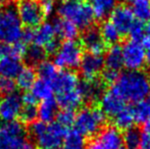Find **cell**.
<instances>
[{
	"label": "cell",
	"mask_w": 150,
	"mask_h": 149,
	"mask_svg": "<svg viewBox=\"0 0 150 149\" xmlns=\"http://www.w3.org/2000/svg\"><path fill=\"white\" fill-rule=\"evenodd\" d=\"M88 149H105V148H104V146L99 142L98 139H94L89 143Z\"/></svg>",
	"instance_id": "bcb514c9"
},
{
	"label": "cell",
	"mask_w": 150,
	"mask_h": 149,
	"mask_svg": "<svg viewBox=\"0 0 150 149\" xmlns=\"http://www.w3.org/2000/svg\"><path fill=\"white\" fill-rule=\"evenodd\" d=\"M67 133V128L62 127L57 121L50 124L35 121L31 127V134L35 143L41 149L59 147Z\"/></svg>",
	"instance_id": "3957f363"
},
{
	"label": "cell",
	"mask_w": 150,
	"mask_h": 149,
	"mask_svg": "<svg viewBox=\"0 0 150 149\" xmlns=\"http://www.w3.org/2000/svg\"><path fill=\"white\" fill-rule=\"evenodd\" d=\"M100 34L102 36L104 42L107 45H115L120 42V33L117 31V29L113 26V24L110 20H104L101 24L100 28Z\"/></svg>",
	"instance_id": "83f0119b"
},
{
	"label": "cell",
	"mask_w": 150,
	"mask_h": 149,
	"mask_svg": "<svg viewBox=\"0 0 150 149\" xmlns=\"http://www.w3.org/2000/svg\"><path fill=\"white\" fill-rule=\"evenodd\" d=\"M145 64L150 68V48L148 49V51L146 52V62H145Z\"/></svg>",
	"instance_id": "c3c4849f"
},
{
	"label": "cell",
	"mask_w": 150,
	"mask_h": 149,
	"mask_svg": "<svg viewBox=\"0 0 150 149\" xmlns=\"http://www.w3.org/2000/svg\"><path fill=\"white\" fill-rule=\"evenodd\" d=\"M31 93L36 97V99L39 101H43V100H47L52 98L53 96V87L50 82L44 81V80H37L33 87L31 88Z\"/></svg>",
	"instance_id": "4316f807"
},
{
	"label": "cell",
	"mask_w": 150,
	"mask_h": 149,
	"mask_svg": "<svg viewBox=\"0 0 150 149\" xmlns=\"http://www.w3.org/2000/svg\"><path fill=\"white\" fill-rule=\"evenodd\" d=\"M135 16L132 8L125 4H119L110 12V22L117 29L122 36L129 34L132 25L135 22Z\"/></svg>",
	"instance_id": "7c38bea8"
},
{
	"label": "cell",
	"mask_w": 150,
	"mask_h": 149,
	"mask_svg": "<svg viewBox=\"0 0 150 149\" xmlns=\"http://www.w3.org/2000/svg\"><path fill=\"white\" fill-rule=\"evenodd\" d=\"M125 101L139 102L144 100L150 92V75L142 71H127L120 75L119 80L112 85Z\"/></svg>",
	"instance_id": "6da1fadb"
},
{
	"label": "cell",
	"mask_w": 150,
	"mask_h": 149,
	"mask_svg": "<svg viewBox=\"0 0 150 149\" xmlns=\"http://www.w3.org/2000/svg\"><path fill=\"white\" fill-rule=\"evenodd\" d=\"M56 33L51 23H42L33 30V43L44 48L48 43L55 40Z\"/></svg>",
	"instance_id": "ac0fdd59"
},
{
	"label": "cell",
	"mask_w": 150,
	"mask_h": 149,
	"mask_svg": "<svg viewBox=\"0 0 150 149\" xmlns=\"http://www.w3.org/2000/svg\"><path fill=\"white\" fill-rule=\"evenodd\" d=\"M76 119V113L74 112V110L69 109H62L60 112H58L57 115H56V121L58 124H60L62 127L64 128H69L75 124Z\"/></svg>",
	"instance_id": "8d00e7d4"
},
{
	"label": "cell",
	"mask_w": 150,
	"mask_h": 149,
	"mask_svg": "<svg viewBox=\"0 0 150 149\" xmlns=\"http://www.w3.org/2000/svg\"><path fill=\"white\" fill-rule=\"evenodd\" d=\"M113 127H115L117 130H126L130 129L133 127L135 123V117L133 109L130 106H126L122 112H120L115 117H112Z\"/></svg>",
	"instance_id": "cb8c5ba5"
},
{
	"label": "cell",
	"mask_w": 150,
	"mask_h": 149,
	"mask_svg": "<svg viewBox=\"0 0 150 149\" xmlns=\"http://www.w3.org/2000/svg\"><path fill=\"white\" fill-rule=\"evenodd\" d=\"M16 11L22 24L30 29L41 25L45 18L38 0H18Z\"/></svg>",
	"instance_id": "ba28073f"
},
{
	"label": "cell",
	"mask_w": 150,
	"mask_h": 149,
	"mask_svg": "<svg viewBox=\"0 0 150 149\" xmlns=\"http://www.w3.org/2000/svg\"><path fill=\"white\" fill-rule=\"evenodd\" d=\"M132 11L140 22L150 20V0H137L132 4Z\"/></svg>",
	"instance_id": "1f68e13d"
},
{
	"label": "cell",
	"mask_w": 150,
	"mask_h": 149,
	"mask_svg": "<svg viewBox=\"0 0 150 149\" xmlns=\"http://www.w3.org/2000/svg\"><path fill=\"white\" fill-rule=\"evenodd\" d=\"M106 117L98 104H94L91 107H83L76 114V130L84 137H94L104 128Z\"/></svg>",
	"instance_id": "277c9868"
},
{
	"label": "cell",
	"mask_w": 150,
	"mask_h": 149,
	"mask_svg": "<svg viewBox=\"0 0 150 149\" xmlns=\"http://www.w3.org/2000/svg\"><path fill=\"white\" fill-rule=\"evenodd\" d=\"M140 149H150V134H142Z\"/></svg>",
	"instance_id": "f6af8a7d"
},
{
	"label": "cell",
	"mask_w": 150,
	"mask_h": 149,
	"mask_svg": "<svg viewBox=\"0 0 150 149\" xmlns=\"http://www.w3.org/2000/svg\"><path fill=\"white\" fill-rule=\"evenodd\" d=\"M59 46H60V44L58 43V41L55 39L50 42V43H48L47 45L44 47V50H45L46 54H55L56 52H57Z\"/></svg>",
	"instance_id": "7bdbcfd3"
},
{
	"label": "cell",
	"mask_w": 150,
	"mask_h": 149,
	"mask_svg": "<svg viewBox=\"0 0 150 149\" xmlns=\"http://www.w3.org/2000/svg\"><path fill=\"white\" fill-rule=\"evenodd\" d=\"M105 84L101 81V79L93 80H83L79 83L77 89L81 93L84 101L90 102L92 105L98 104L101 96L103 95L105 90Z\"/></svg>",
	"instance_id": "4fadbf2b"
},
{
	"label": "cell",
	"mask_w": 150,
	"mask_h": 149,
	"mask_svg": "<svg viewBox=\"0 0 150 149\" xmlns=\"http://www.w3.org/2000/svg\"><path fill=\"white\" fill-rule=\"evenodd\" d=\"M50 149H63V148H60V147H56V148H50Z\"/></svg>",
	"instance_id": "816d5d0a"
},
{
	"label": "cell",
	"mask_w": 150,
	"mask_h": 149,
	"mask_svg": "<svg viewBox=\"0 0 150 149\" xmlns=\"http://www.w3.org/2000/svg\"><path fill=\"white\" fill-rule=\"evenodd\" d=\"M104 66V58L102 55L92 53L84 54L80 64L81 74L84 77V80L96 79L103 71Z\"/></svg>",
	"instance_id": "9a60e30c"
},
{
	"label": "cell",
	"mask_w": 150,
	"mask_h": 149,
	"mask_svg": "<svg viewBox=\"0 0 150 149\" xmlns=\"http://www.w3.org/2000/svg\"><path fill=\"white\" fill-rule=\"evenodd\" d=\"M129 35H130L132 41L142 43L145 36V26L143 25V23L138 20H135L129 31Z\"/></svg>",
	"instance_id": "e575fe53"
},
{
	"label": "cell",
	"mask_w": 150,
	"mask_h": 149,
	"mask_svg": "<svg viewBox=\"0 0 150 149\" xmlns=\"http://www.w3.org/2000/svg\"><path fill=\"white\" fill-rule=\"evenodd\" d=\"M27 60L32 64H39L40 62H42L43 60H45L46 52L44 50V48L40 47L38 45H32L30 47H28L26 52Z\"/></svg>",
	"instance_id": "836d02e7"
},
{
	"label": "cell",
	"mask_w": 150,
	"mask_h": 149,
	"mask_svg": "<svg viewBox=\"0 0 150 149\" xmlns=\"http://www.w3.org/2000/svg\"><path fill=\"white\" fill-rule=\"evenodd\" d=\"M0 149H35V144L28 139L24 125L14 121L0 126Z\"/></svg>",
	"instance_id": "5b68a950"
},
{
	"label": "cell",
	"mask_w": 150,
	"mask_h": 149,
	"mask_svg": "<svg viewBox=\"0 0 150 149\" xmlns=\"http://www.w3.org/2000/svg\"><path fill=\"white\" fill-rule=\"evenodd\" d=\"M98 140L105 149H120L122 145V135L113 126L104 127L99 133Z\"/></svg>",
	"instance_id": "e0dca14e"
},
{
	"label": "cell",
	"mask_w": 150,
	"mask_h": 149,
	"mask_svg": "<svg viewBox=\"0 0 150 149\" xmlns=\"http://www.w3.org/2000/svg\"><path fill=\"white\" fill-rule=\"evenodd\" d=\"M126 2H128V3H130V4H133L134 2H136L137 0H125Z\"/></svg>",
	"instance_id": "681fc988"
},
{
	"label": "cell",
	"mask_w": 150,
	"mask_h": 149,
	"mask_svg": "<svg viewBox=\"0 0 150 149\" xmlns=\"http://www.w3.org/2000/svg\"><path fill=\"white\" fill-rule=\"evenodd\" d=\"M53 91L57 95L77 89L79 85V78L73 71H60L51 82Z\"/></svg>",
	"instance_id": "2e32d148"
},
{
	"label": "cell",
	"mask_w": 150,
	"mask_h": 149,
	"mask_svg": "<svg viewBox=\"0 0 150 149\" xmlns=\"http://www.w3.org/2000/svg\"><path fill=\"white\" fill-rule=\"evenodd\" d=\"M37 109L38 117L40 119V121L50 124L56 119V115L58 113V104L56 100H54L53 98H50V99L41 101Z\"/></svg>",
	"instance_id": "44dd1931"
},
{
	"label": "cell",
	"mask_w": 150,
	"mask_h": 149,
	"mask_svg": "<svg viewBox=\"0 0 150 149\" xmlns=\"http://www.w3.org/2000/svg\"><path fill=\"white\" fill-rule=\"evenodd\" d=\"M37 76H39L40 79L44 80L51 83L54 80V78L56 77L58 71L57 66L54 64V62L49 61V60H43L42 62H40L37 66Z\"/></svg>",
	"instance_id": "4dcf8cb0"
},
{
	"label": "cell",
	"mask_w": 150,
	"mask_h": 149,
	"mask_svg": "<svg viewBox=\"0 0 150 149\" xmlns=\"http://www.w3.org/2000/svg\"><path fill=\"white\" fill-rule=\"evenodd\" d=\"M62 143L63 149H85L87 145L86 138L76 129L67 131Z\"/></svg>",
	"instance_id": "f1b7e54d"
},
{
	"label": "cell",
	"mask_w": 150,
	"mask_h": 149,
	"mask_svg": "<svg viewBox=\"0 0 150 149\" xmlns=\"http://www.w3.org/2000/svg\"><path fill=\"white\" fill-rule=\"evenodd\" d=\"M124 66L129 71H140L146 62L144 46L135 41L126 42L122 47Z\"/></svg>",
	"instance_id": "9c48e42d"
},
{
	"label": "cell",
	"mask_w": 150,
	"mask_h": 149,
	"mask_svg": "<svg viewBox=\"0 0 150 149\" xmlns=\"http://www.w3.org/2000/svg\"><path fill=\"white\" fill-rule=\"evenodd\" d=\"M141 133L140 129L137 127H132L126 130L122 135V142L126 149H140L141 145Z\"/></svg>",
	"instance_id": "f546056e"
},
{
	"label": "cell",
	"mask_w": 150,
	"mask_h": 149,
	"mask_svg": "<svg viewBox=\"0 0 150 149\" xmlns=\"http://www.w3.org/2000/svg\"><path fill=\"white\" fill-rule=\"evenodd\" d=\"M0 8H1V7H0Z\"/></svg>",
	"instance_id": "f5cc1de1"
},
{
	"label": "cell",
	"mask_w": 150,
	"mask_h": 149,
	"mask_svg": "<svg viewBox=\"0 0 150 149\" xmlns=\"http://www.w3.org/2000/svg\"><path fill=\"white\" fill-rule=\"evenodd\" d=\"M22 101H23V105H35L36 106L37 105L38 100L36 99V97L30 91H28L22 96Z\"/></svg>",
	"instance_id": "b9f144b4"
},
{
	"label": "cell",
	"mask_w": 150,
	"mask_h": 149,
	"mask_svg": "<svg viewBox=\"0 0 150 149\" xmlns=\"http://www.w3.org/2000/svg\"><path fill=\"white\" fill-rule=\"evenodd\" d=\"M39 4L45 16H51L56 8L55 0H39Z\"/></svg>",
	"instance_id": "ab89813d"
},
{
	"label": "cell",
	"mask_w": 150,
	"mask_h": 149,
	"mask_svg": "<svg viewBox=\"0 0 150 149\" xmlns=\"http://www.w3.org/2000/svg\"><path fill=\"white\" fill-rule=\"evenodd\" d=\"M119 78L120 72L110 70V68H105L104 71H102V74H101V81L105 84V86L115 85L117 80H119Z\"/></svg>",
	"instance_id": "f35d334b"
},
{
	"label": "cell",
	"mask_w": 150,
	"mask_h": 149,
	"mask_svg": "<svg viewBox=\"0 0 150 149\" xmlns=\"http://www.w3.org/2000/svg\"><path fill=\"white\" fill-rule=\"evenodd\" d=\"M23 108L22 96L18 93L0 97V121L3 123L14 121L20 117Z\"/></svg>",
	"instance_id": "30bf717a"
},
{
	"label": "cell",
	"mask_w": 150,
	"mask_h": 149,
	"mask_svg": "<svg viewBox=\"0 0 150 149\" xmlns=\"http://www.w3.org/2000/svg\"><path fill=\"white\" fill-rule=\"evenodd\" d=\"M81 45L83 49L87 50L88 53L96 55H102L107 51V44L103 40L99 29L95 26H91L83 32Z\"/></svg>",
	"instance_id": "8fae6325"
},
{
	"label": "cell",
	"mask_w": 150,
	"mask_h": 149,
	"mask_svg": "<svg viewBox=\"0 0 150 149\" xmlns=\"http://www.w3.org/2000/svg\"><path fill=\"white\" fill-rule=\"evenodd\" d=\"M143 131L146 134H150V119H147L143 125Z\"/></svg>",
	"instance_id": "7dc6e473"
},
{
	"label": "cell",
	"mask_w": 150,
	"mask_h": 149,
	"mask_svg": "<svg viewBox=\"0 0 150 149\" xmlns=\"http://www.w3.org/2000/svg\"><path fill=\"white\" fill-rule=\"evenodd\" d=\"M12 55V44L0 42V59Z\"/></svg>",
	"instance_id": "60d3db41"
},
{
	"label": "cell",
	"mask_w": 150,
	"mask_h": 149,
	"mask_svg": "<svg viewBox=\"0 0 150 149\" xmlns=\"http://www.w3.org/2000/svg\"><path fill=\"white\" fill-rule=\"evenodd\" d=\"M104 64L106 68L115 70L120 72L124 66V59H122V47L119 44L111 45L107 49L106 55L104 58Z\"/></svg>",
	"instance_id": "603a6c76"
},
{
	"label": "cell",
	"mask_w": 150,
	"mask_h": 149,
	"mask_svg": "<svg viewBox=\"0 0 150 149\" xmlns=\"http://www.w3.org/2000/svg\"><path fill=\"white\" fill-rule=\"evenodd\" d=\"M56 102H57L58 106H60L62 109L74 110L76 108H79L83 104L84 100L79 90L75 89L73 91L57 95L56 96Z\"/></svg>",
	"instance_id": "ffe728a7"
},
{
	"label": "cell",
	"mask_w": 150,
	"mask_h": 149,
	"mask_svg": "<svg viewBox=\"0 0 150 149\" xmlns=\"http://www.w3.org/2000/svg\"><path fill=\"white\" fill-rule=\"evenodd\" d=\"M36 81H37V73L30 66L23 68V70L16 78V87H18L21 90H24V91L31 90Z\"/></svg>",
	"instance_id": "484cf974"
},
{
	"label": "cell",
	"mask_w": 150,
	"mask_h": 149,
	"mask_svg": "<svg viewBox=\"0 0 150 149\" xmlns=\"http://www.w3.org/2000/svg\"><path fill=\"white\" fill-rule=\"evenodd\" d=\"M147 101H149V102H150V92H149L148 96H147Z\"/></svg>",
	"instance_id": "f907efd6"
},
{
	"label": "cell",
	"mask_w": 150,
	"mask_h": 149,
	"mask_svg": "<svg viewBox=\"0 0 150 149\" xmlns=\"http://www.w3.org/2000/svg\"><path fill=\"white\" fill-rule=\"evenodd\" d=\"M16 84L14 80L0 77V94L2 96L9 95L16 92Z\"/></svg>",
	"instance_id": "74e56055"
},
{
	"label": "cell",
	"mask_w": 150,
	"mask_h": 149,
	"mask_svg": "<svg viewBox=\"0 0 150 149\" xmlns=\"http://www.w3.org/2000/svg\"><path fill=\"white\" fill-rule=\"evenodd\" d=\"M23 68L22 59L13 55L0 59V77L13 80L18 77Z\"/></svg>",
	"instance_id": "d6986e66"
},
{
	"label": "cell",
	"mask_w": 150,
	"mask_h": 149,
	"mask_svg": "<svg viewBox=\"0 0 150 149\" xmlns=\"http://www.w3.org/2000/svg\"><path fill=\"white\" fill-rule=\"evenodd\" d=\"M56 35L65 40H75L79 35V28L69 20L58 18L53 23Z\"/></svg>",
	"instance_id": "7402d4cb"
},
{
	"label": "cell",
	"mask_w": 150,
	"mask_h": 149,
	"mask_svg": "<svg viewBox=\"0 0 150 149\" xmlns=\"http://www.w3.org/2000/svg\"><path fill=\"white\" fill-rule=\"evenodd\" d=\"M141 44L144 46V48L146 47L147 49L150 48V22L147 23V25L145 26V36Z\"/></svg>",
	"instance_id": "ee69618b"
},
{
	"label": "cell",
	"mask_w": 150,
	"mask_h": 149,
	"mask_svg": "<svg viewBox=\"0 0 150 149\" xmlns=\"http://www.w3.org/2000/svg\"><path fill=\"white\" fill-rule=\"evenodd\" d=\"M57 13L84 30L93 26L95 20L92 7L86 0H62L57 6Z\"/></svg>",
	"instance_id": "7a4b0ae2"
},
{
	"label": "cell",
	"mask_w": 150,
	"mask_h": 149,
	"mask_svg": "<svg viewBox=\"0 0 150 149\" xmlns=\"http://www.w3.org/2000/svg\"><path fill=\"white\" fill-rule=\"evenodd\" d=\"M98 105L106 117L112 119L126 107V102L122 96L111 88L110 90H107L103 93Z\"/></svg>",
	"instance_id": "5bb4252c"
},
{
	"label": "cell",
	"mask_w": 150,
	"mask_h": 149,
	"mask_svg": "<svg viewBox=\"0 0 150 149\" xmlns=\"http://www.w3.org/2000/svg\"><path fill=\"white\" fill-rule=\"evenodd\" d=\"M83 55L81 43L75 40H65L54 54V64L59 68L74 70L80 66Z\"/></svg>",
	"instance_id": "52a82bcc"
},
{
	"label": "cell",
	"mask_w": 150,
	"mask_h": 149,
	"mask_svg": "<svg viewBox=\"0 0 150 149\" xmlns=\"http://www.w3.org/2000/svg\"><path fill=\"white\" fill-rule=\"evenodd\" d=\"M24 27L13 6L0 8V42L14 44L21 41Z\"/></svg>",
	"instance_id": "8992f818"
},
{
	"label": "cell",
	"mask_w": 150,
	"mask_h": 149,
	"mask_svg": "<svg viewBox=\"0 0 150 149\" xmlns=\"http://www.w3.org/2000/svg\"><path fill=\"white\" fill-rule=\"evenodd\" d=\"M132 109L136 123L144 124L147 119H150V102L147 100L137 102Z\"/></svg>",
	"instance_id": "d6a6232c"
},
{
	"label": "cell",
	"mask_w": 150,
	"mask_h": 149,
	"mask_svg": "<svg viewBox=\"0 0 150 149\" xmlns=\"http://www.w3.org/2000/svg\"><path fill=\"white\" fill-rule=\"evenodd\" d=\"M20 117L24 124H33L35 123L36 119L38 117V109L35 105H23L21 110Z\"/></svg>",
	"instance_id": "d590c367"
},
{
	"label": "cell",
	"mask_w": 150,
	"mask_h": 149,
	"mask_svg": "<svg viewBox=\"0 0 150 149\" xmlns=\"http://www.w3.org/2000/svg\"><path fill=\"white\" fill-rule=\"evenodd\" d=\"M92 7L94 16L98 20H103L115 7L117 0H86Z\"/></svg>",
	"instance_id": "d4e9b609"
}]
</instances>
